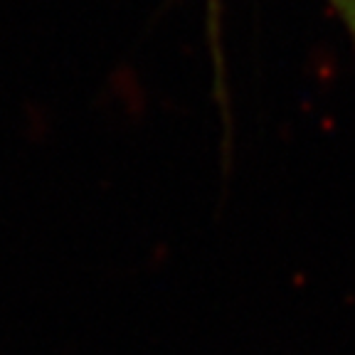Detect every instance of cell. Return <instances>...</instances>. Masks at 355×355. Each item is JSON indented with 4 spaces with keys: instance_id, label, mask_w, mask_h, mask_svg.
Segmentation results:
<instances>
[{
    "instance_id": "1",
    "label": "cell",
    "mask_w": 355,
    "mask_h": 355,
    "mask_svg": "<svg viewBox=\"0 0 355 355\" xmlns=\"http://www.w3.org/2000/svg\"><path fill=\"white\" fill-rule=\"evenodd\" d=\"M355 44V0H326Z\"/></svg>"
}]
</instances>
